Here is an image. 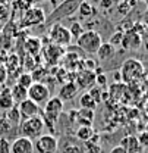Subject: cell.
Wrapping results in <instances>:
<instances>
[{"instance_id":"34","label":"cell","mask_w":148,"mask_h":153,"mask_svg":"<svg viewBox=\"0 0 148 153\" xmlns=\"http://www.w3.org/2000/svg\"><path fill=\"white\" fill-rule=\"evenodd\" d=\"M7 16H9V10H7V7H4L3 4H0V22L6 21Z\"/></svg>"},{"instance_id":"42","label":"cell","mask_w":148,"mask_h":153,"mask_svg":"<svg viewBox=\"0 0 148 153\" xmlns=\"http://www.w3.org/2000/svg\"><path fill=\"white\" fill-rule=\"evenodd\" d=\"M47 1H53V0H47Z\"/></svg>"},{"instance_id":"16","label":"cell","mask_w":148,"mask_h":153,"mask_svg":"<svg viewBox=\"0 0 148 153\" xmlns=\"http://www.w3.org/2000/svg\"><path fill=\"white\" fill-rule=\"evenodd\" d=\"M10 96H12V100L13 103H22L24 100L28 99V90L21 87L19 84H15L12 88H10Z\"/></svg>"},{"instance_id":"13","label":"cell","mask_w":148,"mask_h":153,"mask_svg":"<svg viewBox=\"0 0 148 153\" xmlns=\"http://www.w3.org/2000/svg\"><path fill=\"white\" fill-rule=\"evenodd\" d=\"M78 94V87L74 81H69V82H65L60 90H59V99L62 102H69V100H74L75 96Z\"/></svg>"},{"instance_id":"10","label":"cell","mask_w":148,"mask_h":153,"mask_svg":"<svg viewBox=\"0 0 148 153\" xmlns=\"http://www.w3.org/2000/svg\"><path fill=\"white\" fill-rule=\"evenodd\" d=\"M59 153H85V147L71 137H63L57 147Z\"/></svg>"},{"instance_id":"28","label":"cell","mask_w":148,"mask_h":153,"mask_svg":"<svg viewBox=\"0 0 148 153\" xmlns=\"http://www.w3.org/2000/svg\"><path fill=\"white\" fill-rule=\"evenodd\" d=\"M85 144V152L88 153H101V147L97 144V143H91V141H87V143H84Z\"/></svg>"},{"instance_id":"29","label":"cell","mask_w":148,"mask_h":153,"mask_svg":"<svg viewBox=\"0 0 148 153\" xmlns=\"http://www.w3.org/2000/svg\"><path fill=\"white\" fill-rule=\"evenodd\" d=\"M122 40H123V33H120V31H117V33H114L113 36H111V38H110V43L111 46H119V44H122Z\"/></svg>"},{"instance_id":"26","label":"cell","mask_w":148,"mask_h":153,"mask_svg":"<svg viewBox=\"0 0 148 153\" xmlns=\"http://www.w3.org/2000/svg\"><path fill=\"white\" fill-rule=\"evenodd\" d=\"M6 118H7V119H9L15 127H16L19 122H21V116H19L18 108H16V106H13L10 111H7V112H6Z\"/></svg>"},{"instance_id":"19","label":"cell","mask_w":148,"mask_h":153,"mask_svg":"<svg viewBox=\"0 0 148 153\" xmlns=\"http://www.w3.org/2000/svg\"><path fill=\"white\" fill-rule=\"evenodd\" d=\"M15 106L13 100H12V96H10V90H6L3 93H0V111H10L12 108Z\"/></svg>"},{"instance_id":"36","label":"cell","mask_w":148,"mask_h":153,"mask_svg":"<svg viewBox=\"0 0 148 153\" xmlns=\"http://www.w3.org/2000/svg\"><path fill=\"white\" fill-rule=\"evenodd\" d=\"M6 79V66L3 63H0V84Z\"/></svg>"},{"instance_id":"7","label":"cell","mask_w":148,"mask_h":153,"mask_svg":"<svg viewBox=\"0 0 148 153\" xmlns=\"http://www.w3.org/2000/svg\"><path fill=\"white\" fill-rule=\"evenodd\" d=\"M49 36L52 38V41L54 43L56 46H69L71 41H72V36L69 33V30L66 27H63L62 24H54L52 28H50V33Z\"/></svg>"},{"instance_id":"12","label":"cell","mask_w":148,"mask_h":153,"mask_svg":"<svg viewBox=\"0 0 148 153\" xmlns=\"http://www.w3.org/2000/svg\"><path fill=\"white\" fill-rule=\"evenodd\" d=\"M142 43V38L138 33H135L133 30H129L128 33H123V40H122V46L125 49H129V50H133V49H138Z\"/></svg>"},{"instance_id":"4","label":"cell","mask_w":148,"mask_h":153,"mask_svg":"<svg viewBox=\"0 0 148 153\" xmlns=\"http://www.w3.org/2000/svg\"><path fill=\"white\" fill-rule=\"evenodd\" d=\"M63 112V102L57 97L53 96L47 100V103L44 105V124H49V125H53L54 122L59 121L60 115Z\"/></svg>"},{"instance_id":"23","label":"cell","mask_w":148,"mask_h":153,"mask_svg":"<svg viewBox=\"0 0 148 153\" xmlns=\"http://www.w3.org/2000/svg\"><path fill=\"white\" fill-rule=\"evenodd\" d=\"M16 84H19L21 87H24V88H29L32 84H34V79H32V75L29 74V72H22L21 75L18 76V82Z\"/></svg>"},{"instance_id":"31","label":"cell","mask_w":148,"mask_h":153,"mask_svg":"<svg viewBox=\"0 0 148 153\" xmlns=\"http://www.w3.org/2000/svg\"><path fill=\"white\" fill-rule=\"evenodd\" d=\"M0 153H10V143L7 138L0 137Z\"/></svg>"},{"instance_id":"21","label":"cell","mask_w":148,"mask_h":153,"mask_svg":"<svg viewBox=\"0 0 148 153\" xmlns=\"http://www.w3.org/2000/svg\"><path fill=\"white\" fill-rule=\"evenodd\" d=\"M79 105H81L82 109H88V111H94L95 106H97L95 100L91 97V94H90L88 91L82 93V96L79 97Z\"/></svg>"},{"instance_id":"40","label":"cell","mask_w":148,"mask_h":153,"mask_svg":"<svg viewBox=\"0 0 148 153\" xmlns=\"http://www.w3.org/2000/svg\"><path fill=\"white\" fill-rule=\"evenodd\" d=\"M145 49H147V50H148V43H145Z\"/></svg>"},{"instance_id":"2","label":"cell","mask_w":148,"mask_h":153,"mask_svg":"<svg viewBox=\"0 0 148 153\" xmlns=\"http://www.w3.org/2000/svg\"><path fill=\"white\" fill-rule=\"evenodd\" d=\"M46 130V124L41 115L38 116H32L29 119H25L21 124V133L22 137H27L29 140H37L40 135H43V131Z\"/></svg>"},{"instance_id":"17","label":"cell","mask_w":148,"mask_h":153,"mask_svg":"<svg viewBox=\"0 0 148 153\" xmlns=\"http://www.w3.org/2000/svg\"><path fill=\"white\" fill-rule=\"evenodd\" d=\"M97 55H98V59H101V60H110L116 55V47L111 46L110 43H103L100 46Z\"/></svg>"},{"instance_id":"39","label":"cell","mask_w":148,"mask_h":153,"mask_svg":"<svg viewBox=\"0 0 148 153\" xmlns=\"http://www.w3.org/2000/svg\"><path fill=\"white\" fill-rule=\"evenodd\" d=\"M24 3H25V4H27V6H28V7L31 9V6H32V4L35 3V0H24Z\"/></svg>"},{"instance_id":"18","label":"cell","mask_w":148,"mask_h":153,"mask_svg":"<svg viewBox=\"0 0 148 153\" xmlns=\"http://www.w3.org/2000/svg\"><path fill=\"white\" fill-rule=\"evenodd\" d=\"M25 49H27V52L31 55V56H37L38 53H40V50H41V40L37 37H29L27 40V43H25Z\"/></svg>"},{"instance_id":"22","label":"cell","mask_w":148,"mask_h":153,"mask_svg":"<svg viewBox=\"0 0 148 153\" xmlns=\"http://www.w3.org/2000/svg\"><path fill=\"white\" fill-rule=\"evenodd\" d=\"M12 130H15V125H13L6 116H3V118L0 119V135H1L3 138H7V135L12 133Z\"/></svg>"},{"instance_id":"1","label":"cell","mask_w":148,"mask_h":153,"mask_svg":"<svg viewBox=\"0 0 148 153\" xmlns=\"http://www.w3.org/2000/svg\"><path fill=\"white\" fill-rule=\"evenodd\" d=\"M119 72H120V78H122L123 82H135L144 75L145 68H144V63L139 59L129 57L123 62Z\"/></svg>"},{"instance_id":"3","label":"cell","mask_w":148,"mask_h":153,"mask_svg":"<svg viewBox=\"0 0 148 153\" xmlns=\"http://www.w3.org/2000/svg\"><path fill=\"white\" fill-rule=\"evenodd\" d=\"M78 46L85 52V53H90V55H97L100 46L103 44V40L100 33L94 31V30H88V31H84L82 36L76 40Z\"/></svg>"},{"instance_id":"9","label":"cell","mask_w":148,"mask_h":153,"mask_svg":"<svg viewBox=\"0 0 148 153\" xmlns=\"http://www.w3.org/2000/svg\"><path fill=\"white\" fill-rule=\"evenodd\" d=\"M10 153H34V143L27 137H16L10 144Z\"/></svg>"},{"instance_id":"37","label":"cell","mask_w":148,"mask_h":153,"mask_svg":"<svg viewBox=\"0 0 148 153\" xmlns=\"http://www.w3.org/2000/svg\"><path fill=\"white\" fill-rule=\"evenodd\" d=\"M110 153H126V152H125V149L122 146H116V147H113L110 150Z\"/></svg>"},{"instance_id":"14","label":"cell","mask_w":148,"mask_h":153,"mask_svg":"<svg viewBox=\"0 0 148 153\" xmlns=\"http://www.w3.org/2000/svg\"><path fill=\"white\" fill-rule=\"evenodd\" d=\"M119 146H122L126 153H141L142 152V147H141V144H139V141H138V138H136L135 135H126V137H123Z\"/></svg>"},{"instance_id":"32","label":"cell","mask_w":148,"mask_h":153,"mask_svg":"<svg viewBox=\"0 0 148 153\" xmlns=\"http://www.w3.org/2000/svg\"><path fill=\"white\" fill-rule=\"evenodd\" d=\"M132 7L129 4V1L128 0H125V1H122L120 4H119V13H122V15H125V13H128L129 12V9Z\"/></svg>"},{"instance_id":"24","label":"cell","mask_w":148,"mask_h":153,"mask_svg":"<svg viewBox=\"0 0 148 153\" xmlns=\"http://www.w3.org/2000/svg\"><path fill=\"white\" fill-rule=\"evenodd\" d=\"M65 53V50L60 47V46H56V44H52V46H49L47 47V57L52 55V59H53V63H54L56 60L59 59V57L62 56ZM52 59H50V62H52Z\"/></svg>"},{"instance_id":"25","label":"cell","mask_w":148,"mask_h":153,"mask_svg":"<svg viewBox=\"0 0 148 153\" xmlns=\"http://www.w3.org/2000/svg\"><path fill=\"white\" fill-rule=\"evenodd\" d=\"M78 10H79V15L81 16H91L94 13V7L91 6V3H88V1H82L79 4Z\"/></svg>"},{"instance_id":"41","label":"cell","mask_w":148,"mask_h":153,"mask_svg":"<svg viewBox=\"0 0 148 153\" xmlns=\"http://www.w3.org/2000/svg\"><path fill=\"white\" fill-rule=\"evenodd\" d=\"M117 1H125V0H117Z\"/></svg>"},{"instance_id":"20","label":"cell","mask_w":148,"mask_h":153,"mask_svg":"<svg viewBox=\"0 0 148 153\" xmlns=\"http://www.w3.org/2000/svg\"><path fill=\"white\" fill-rule=\"evenodd\" d=\"M94 135H95V131H94L93 127H79L76 130V138L81 140L82 143L90 141Z\"/></svg>"},{"instance_id":"15","label":"cell","mask_w":148,"mask_h":153,"mask_svg":"<svg viewBox=\"0 0 148 153\" xmlns=\"http://www.w3.org/2000/svg\"><path fill=\"white\" fill-rule=\"evenodd\" d=\"M44 21H46L44 10H43V9H38V7L28 9V12H27V15H25V19H24V22H25L27 25H35V24L44 22Z\"/></svg>"},{"instance_id":"33","label":"cell","mask_w":148,"mask_h":153,"mask_svg":"<svg viewBox=\"0 0 148 153\" xmlns=\"http://www.w3.org/2000/svg\"><path fill=\"white\" fill-rule=\"evenodd\" d=\"M88 93L91 94V97H93L94 100H95V103H97V105L101 102V91H100L98 88H91Z\"/></svg>"},{"instance_id":"27","label":"cell","mask_w":148,"mask_h":153,"mask_svg":"<svg viewBox=\"0 0 148 153\" xmlns=\"http://www.w3.org/2000/svg\"><path fill=\"white\" fill-rule=\"evenodd\" d=\"M69 33H71L72 38L78 40V38L82 36V33H84V28H82V25H81L79 22H74V24L71 25V28H69Z\"/></svg>"},{"instance_id":"30","label":"cell","mask_w":148,"mask_h":153,"mask_svg":"<svg viewBox=\"0 0 148 153\" xmlns=\"http://www.w3.org/2000/svg\"><path fill=\"white\" fill-rule=\"evenodd\" d=\"M138 141H139V144H141V147L144 149V147H148V131H141V133L138 134Z\"/></svg>"},{"instance_id":"6","label":"cell","mask_w":148,"mask_h":153,"mask_svg":"<svg viewBox=\"0 0 148 153\" xmlns=\"http://www.w3.org/2000/svg\"><path fill=\"white\" fill-rule=\"evenodd\" d=\"M59 147V140L52 134H43L34 141V149L37 153H56Z\"/></svg>"},{"instance_id":"38","label":"cell","mask_w":148,"mask_h":153,"mask_svg":"<svg viewBox=\"0 0 148 153\" xmlns=\"http://www.w3.org/2000/svg\"><path fill=\"white\" fill-rule=\"evenodd\" d=\"M101 6H104V7L111 6V0H103V1H101Z\"/></svg>"},{"instance_id":"8","label":"cell","mask_w":148,"mask_h":153,"mask_svg":"<svg viewBox=\"0 0 148 153\" xmlns=\"http://www.w3.org/2000/svg\"><path fill=\"white\" fill-rule=\"evenodd\" d=\"M18 112L21 119L25 121V119H29L32 116H38L40 115V106L37 103H34L32 100L27 99V100H24L22 103L18 105Z\"/></svg>"},{"instance_id":"5","label":"cell","mask_w":148,"mask_h":153,"mask_svg":"<svg viewBox=\"0 0 148 153\" xmlns=\"http://www.w3.org/2000/svg\"><path fill=\"white\" fill-rule=\"evenodd\" d=\"M50 97H52L50 88L46 84H43V82H34L28 88V99L32 100L34 103H37L38 106L46 105Z\"/></svg>"},{"instance_id":"11","label":"cell","mask_w":148,"mask_h":153,"mask_svg":"<svg viewBox=\"0 0 148 153\" xmlns=\"http://www.w3.org/2000/svg\"><path fill=\"white\" fill-rule=\"evenodd\" d=\"M76 87L78 88H91L94 84H95V74L93 71H87V69H82L76 74Z\"/></svg>"},{"instance_id":"35","label":"cell","mask_w":148,"mask_h":153,"mask_svg":"<svg viewBox=\"0 0 148 153\" xmlns=\"http://www.w3.org/2000/svg\"><path fill=\"white\" fill-rule=\"evenodd\" d=\"M95 82L98 85H106L107 84V76L104 74H100V75H95Z\"/></svg>"}]
</instances>
